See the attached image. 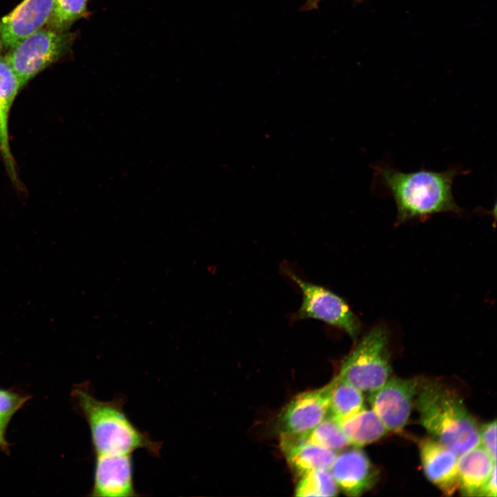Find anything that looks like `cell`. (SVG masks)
I'll return each instance as SVG.
<instances>
[{
    "label": "cell",
    "mask_w": 497,
    "mask_h": 497,
    "mask_svg": "<svg viewBox=\"0 0 497 497\" xmlns=\"http://www.w3.org/2000/svg\"><path fill=\"white\" fill-rule=\"evenodd\" d=\"M420 381L417 378H394L371 393L369 402L372 410L388 431L398 432L407 425Z\"/></svg>",
    "instance_id": "8"
},
{
    "label": "cell",
    "mask_w": 497,
    "mask_h": 497,
    "mask_svg": "<svg viewBox=\"0 0 497 497\" xmlns=\"http://www.w3.org/2000/svg\"><path fill=\"white\" fill-rule=\"evenodd\" d=\"M496 465L494 467L480 496H496Z\"/></svg>",
    "instance_id": "23"
},
{
    "label": "cell",
    "mask_w": 497,
    "mask_h": 497,
    "mask_svg": "<svg viewBox=\"0 0 497 497\" xmlns=\"http://www.w3.org/2000/svg\"><path fill=\"white\" fill-rule=\"evenodd\" d=\"M320 1L322 0H306L301 10L303 11H308L316 9L318 7V4Z\"/></svg>",
    "instance_id": "24"
},
{
    "label": "cell",
    "mask_w": 497,
    "mask_h": 497,
    "mask_svg": "<svg viewBox=\"0 0 497 497\" xmlns=\"http://www.w3.org/2000/svg\"><path fill=\"white\" fill-rule=\"evenodd\" d=\"M374 170L377 182L395 201L397 224L425 220L438 213L462 212L452 192L454 178L465 173L458 168L404 173L389 165H379L374 166Z\"/></svg>",
    "instance_id": "1"
},
{
    "label": "cell",
    "mask_w": 497,
    "mask_h": 497,
    "mask_svg": "<svg viewBox=\"0 0 497 497\" xmlns=\"http://www.w3.org/2000/svg\"><path fill=\"white\" fill-rule=\"evenodd\" d=\"M389 334L381 325L364 335L343 360L338 376L361 391L373 392L391 373Z\"/></svg>",
    "instance_id": "4"
},
{
    "label": "cell",
    "mask_w": 497,
    "mask_h": 497,
    "mask_svg": "<svg viewBox=\"0 0 497 497\" xmlns=\"http://www.w3.org/2000/svg\"><path fill=\"white\" fill-rule=\"evenodd\" d=\"M26 400V397L0 389V421L7 425Z\"/></svg>",
    "instance_id": "21"
},
{
    "label": "cell",
    "mask_w": 497,
    "mask_h": 497,
    "mask_svg": "<svg viewBox=\"0 0 497 497\" xmlns=\"http://www.w3.org/2000/svg\"><path fill=\"white\" fill-rule=\"evenodd\" d=\"M77 408L89 427L95 456L131 454L145 450L159 457L162 442L153 440L147 431L137 428L124 411L126 397L117 395L110 400L97 399L88 386L72 391Z\"/></svg>",
    "instance_id": "2"
},
{
    "label": "cell",
    "mask_w": 497,
    "mask_h": 497,
    "mask_svg": "<svg viewBox=\"0 0 497 497\" xmlns=\"http://www.w3.org/2000/svg\"><path fill=\"white\" fill-rule=\"evenodd\" d=\"M364 408L362 391L339 376L331 380L329 416L340 421Z\"/></svg>",
    "instance_id": "17"
},
{
    "label": "cell",
    "mask_w": 497,
    "mask_h": 497,
    "mask_svg": "<svg viewBox=\"0 0 497 497\" xmlns=\"http://www.w3.org/2000/svg\"><path fill=\"white\" fill-rule=\"evenodd\" d=\"M329 470L338 488L350 496L369 490L378 478V470L358 447L337 454Z\"/></svg>",
    "instance_id": "11"
},
{
    "label": "cell",
    "mask_w": 497,
    "mask_h": 497,
    "mask_svg": "<svg viewBox=\"0 0 497 497\" xmlns=\"http://www.w3.org/2000/svg\"><path fill=\"white\" fill-rule=\"evenodd\" d=\"M496 461L480 445L458 457L459 488L462 495L480 496Z\"/></svg>",
    "instance_id": "15"
},
{
    "label": "cell",
    "mask_w": 497,
    "mask_h": 497,
    "mask_svg": "<svg viewBox=\"0 0 497 497\" xmlns=\"http://www.w3.org/2000/svg\"><path fill=\"white\" fill-rule=\"evenodd\" d=\"M338 422L349 444L358 447L377 441L388 432L372 409L363 408Z\"/></svg>",
    "instance_id": "16"
},
{
    "label": "cell",
    "mask_w": 497,
    "mask_h": 497,
    "mask_svg": "<svg viewBox=\"0 0 497 497\" xmlns=\"http://www.w3.org/2000/svg\"><path fill=\"white\" fill-rule=\"evenodd\" d=\"M6 425H7L0 421V445L5 444L4 431Z\"/></svg>",
    "instance_id": "25"
},
{
    "label": "cell",
    "mask_w": 497,
    "mask_h": 497,
    "mask_svg": "<svg viewBox=\"0 0 497 497\" xmlns=\"http://www.w3.org/2000/svg\"><path fill=\"white\" fill-rule=\"evenodd\" d=\"M331 381L326 386L293 397L280 413V436L302 437L329 416Z\"/></svg>",
    "instance_id": "7"
},
{
    "label": "cell",
    "mask_w": 497,
    "mask_h": 497,
    "mask_svg": "<svg viewBox=\"0 0 497 497\" xmlns=\"http://www.w3.org/2000/svg\"><path fill=\"white\" fill-rule=\"evenodd\" d=\"M133 455L95 456L93 485L95 497H133L135 489Z\"/></svg>",
    "instance_id": "9"
},
{
    "label": "cell",
    "mask_w": 497,
    "mask_h": 497,
    "mask_svg": "<svg viewBox=\"0 0 497 497\" xmlns=\"http://www.w3.org/2000/svg\"><path fill=\"white\" fill-rule=\"evenodd\" d=\"M415 402L420 421L458 457L480 445V429L458 394L433 380L420 381Z\"/></svg>",
    "instance_id": "3"
},
{
    "label": "cell",
    "mask_w": 497,
    "mask_h": 497,
    "mask_svg": "<svg viewBox=\"0 0 497 497\" xmlns=\"http://www.w3.org/2000/svg\"><path fill=\"white\" fill-rule=\"evenodd\" d=\"M338 486L329 469H316L299 478L296 496H335Z\"/></svg>",
    "instance_id": "19"
},
{
    "label": "cell",
    "mask_w": 497,
    "mask_h": 497,
    "mask_svg": "<svg viewBox=\"0 0 497 497\" xmlns=\"http://www.w3.org/2000/svg\"><path fill=\"white\" fill-rule=\"evenodd\" d=\"M55 0H23L0 20V38L12 48L41 29L52 14Z\"/></svg>",
    "instance_id": "10"
},
{
    "label": "cell",
    "mask_w": 497,
    "mask_h": 497,
    "mask_svg": "<svg viewBox=\"0 0 497 497\" xmlns=\"http://www.w3.org/2000/svg\"><path fill=\"white\" fill-rule=\"evenodd\" d=\"M87 0H55L48 28L64 32L86 11Z\"/></svg>",
    "instance_id": "20"
},
{
    "label": "cell",
    "mask_w": 497,
    "mask_h": 497,
    "mask_svg": "<svg viewBox=\"0 0 497 497\" xmlns=\"http://www.w3.org/2000/svg\"><path fill=\"white\" fill-rule=\"evenodd\" d=\"M281 449L289 466L298 476L316 470L329 469L336 451L315 444L280 438Z\"/></svg>",
    "instance_id": "14"
},
{
    "label": "cell",
    "mask_w": 497,
    "mask_h": 497,
    "mask_svg": "<svg viewBox=\"0 0 497 497\" xmlns=\"http://www.w3.org/2000/svg\"><path fill=\"white\" fill-rule=\"evenodd\" d=\"M288 437L293 440L320 445L335 451L344 449L350 445L339 422L330 416L304 436Z\"/></svg>",
    "instance_id": "18"
},
{
    "label": "cell",
    "mask_w": 497,
    "mask_h": 497,
    "mask_svg": "<svg viewBox=\"0 0 497 497\" xmlns=\"http://www.w3.org/2000/svg\"><path fill=\"white\" fill-rule=\"evenodd\" d=\"M21 88L20 82L5 57H0V155L11 179L17 182L14 160L10 146V111Z\"/></svg>",
    "instance_id": "13"
},
{
    "label": "cell",
    "mask_w": 497,
    "mask_h": 497,
    "mask_svg": "<svg viewBox=\"0 0 497 497\" xmlns=\"http://www.w3.org/2000/svg\"><path fill=\"white\" fill-rule=\"evenodd\" d=\"M0 48H1V41H0Z\"/></svg>",
    "instance_id": "26"
},
{
    "label": "cell",
    "mask_w": 497,
    "mask_h": 497,
    "mask_svg": "<svg viewBox=\"0 0 497 497\" xmlns=\"http://www.w3.org/2000/svg\"><path fill=\"white\" fill-rule=\"evenodd\" d=\"M284 274L299 287L302 302L294 320L315 319L346 332L355 340L361 331V322L345 300L324 286L311 283L287 266L282 268Z\"/></svg>",
    "instance_id": "5"
},
{
    "label": "cell",
    "mask_w": 497,
    "mask_h": 497,
    "mask_svg": "<svg viewBox=\"0 0 497 497\" xmlns=\"http://www.w3.org/2000/svg\"><path fill=\"white\" fill-rule=\"evenodd\" d=\"M419 449L427 478L445 494L452 495L459 488L458 456L434 438L422 439Z\"/></svg>",
    "instance_id": "12"
},
{
    "label": "cell",
    "mask_w": 497,
    "mask_h": 497,
    "mask_svg": "<svg viewBox=\"0 0 497 497\" xmlns=\"http://www.w3.org/2000/svg\"><path fill=\"white\" fill-rule=\"evenodd\" d=\"M480 443L494 460H496V421L485 424L480 429Z\"/></svg>",
    "instance_id": "22"
},
{
    "label": "cell",
    "mask_w": 497,
    "mask_h": 497,
    "mask_svg": "<svg viewBox=\"0 0 497 497\" xmlns=\"http://www.w3.org/2000/svg\"><path fill=\"white\" fill-rule=\"evenodd\" d=\"M71 42L72 35L66 31L41 28L10 48L5 58L22 88L64 55Z\"/></svg>",
    "instance_id": "6"
}]
</instances>
